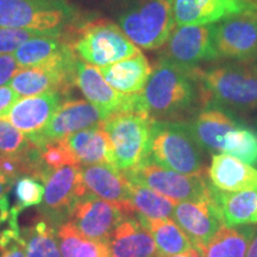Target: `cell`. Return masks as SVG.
I'll return each instance as SVG.
<instances>
[{"instance_id": "6da1fadb", "label": "cell", "mask_w": 257, "mask_h": 257, "mask_svg": "<svg viewBox=\"0 0 257 257\" xmlns=\"http://www.w3.org/2000/svg\"><path fill=\"white\" fill-rule=\"evenodd\" d=\"M199 73L161 57L138 93V110L153 120L187 121L198 105L204 106Z\"/></svg>"}, {"instance_id": "7a4b0ae2", "label": "cell", "mask_w": 257, "mask_h": 257, "mask_svg": "<svg viewBox=\"0 0 257 257\" xmlns=\"http://www.w3.org/2000/svg\"><path fill=\"white\" fill-rule=\"evenodd\" d=\"M204 153L187 121L153 120L148 157L157 165L180 174L205 175Z\"/></svg>"}, {"instance_id": "3957f363", "label": "cell", "mask_w": 257, "mask_h": 257, "mask_svg": "<svg viewBox=\"0 0 257 257\" xmlns=\"http://www.w3.org/2000/svg\"><path fill=\"white\" fill-rule=\"evenodd\" d=\"M204 106L210 102L236 111L257 110V67L227 63L200 70Z\"/></svg>"}, {"instance_id": "277c9868", "label": "cell", "mask_w": 257, "mask_h": 257, "mask_svg": "<svg viewBox=\"0 0 257 257\" xmlns=\"http://www.w3.org/2000/svg\"><path fill=\"white\" fill-rule=\"evenodd\" d=\"M152 125L149 115L136 111L118 112L102 121L101 126L110 138L115 168L127 172L148 159Z\"/></svg>"}, {"instance_id": "5b68a950", "label": "cell", "mask_w": 257, "mask_h": 257, "mask_svg": "<svg viewBox=\"0 0 257 257\" xmlns=\"http://www.w3.org/2000/svg\"><path fill=\"white\" fill-rule=\"evenodd\" d=\"M174 0H140L118 19V24L135 46L147 50L163 47L174 30Z\"/></svg>"}, {"instance_id": "8992f818", "label": "cell", "mask_w": 257, "mask_h": 257, "mask_svg": "<svg viewBox=\"0 0 257 257\" xmlns=\"http://www.w3.org/2000/svg\"><path fill=\"white\" fill-rule=\"evenodd\" d=\"M69 43L80 60L98 67L119 62L141 51L119 25L106 19L85 24Z\"/></svg>"}, {"instance_id": "52a82bcc", "label": "cell", "mask_w": 257, "mask_h": 257, "mask_svg": "<svg viewBox=\"0 0 257 257\" xmlns=\"http://www.w3.org/2000/svg\"><path fill=\"white\" fill-rule=\"evenodd\" d=\"M133 184L146 186L175 202L198 201L210 197L212 185L205 175H185L157 165L149 157L124 172Z\"/></svg>"}, {"instance_id": "ba28073f", "label": "cell", "mask_w": 257, "mask_h": 257, "mask_svg": "<svg viewBox=\"0 0 257 257\" xmlns=\"http://www.w3.org/2000/svg\"><path fill=\"white\" fill-rule=\"evenodd\" d=\"M74 14L67 0H0V28L61 34Z\"/></svg>"}, {"instance_id": "9c48e42d", "label": "cell", "mask_w": 257, "mask_h": 257, "mask_svg": "<svg viewBox=\"0 0 257 257\" xmlns=\"http://www.w3.org/2000/svg\"><path fill=\"white\" fill-rule=\"evenodd\" d=\"M78 166H66L51 173L41 202L42 218L55 229L68 221L76 201L87 194Z\"/></svg>"}, {"instance_id": "30bf717a", "label": "cell", "mask_w": 257, "mask_h": 257, "mask_svg": "<svg viewBox=\"0 0 257 257\" xmlns=\"http://www.w3.org/2000/svg\"><path fill=\"white\" fill-rule=\"evenodd\" d=\"M125 217L120 206L87 193L76 201L68 221L85 239L108 243Z\"/></svg>"}, {"instance_id": "8fae6325", "label": "cell", "mask_w": 257, "mask_h": 257, "mask_svg": "<svg viewBox=\"0 0 257 257\" xmlns=\"http://www.w3.org/2000/svg\"><path fill=\"white\" fill-rule=\"evenodd\" d=\"M179 66L198 68V64L218 60L214 47L213 24L174 28L167 41L163 56Z\"/></svg>"}, {"instance_id": "7c38bea8", "label": "cell", "mask_w": 257, "mask_h": 257, "mask_svg": "<svg viewBox=\"0 0 257 257\" xmlns=\"http://www.w3.org/2000/svg\"><path fill=\"white\" fill-rule=\"evenodd\" d=\"M76 86L87 100L100 111L105 119L118 112H140L138 93L124 94L118 92L108 85L95 66L79 59L76 61Z\"/></svg>"}, {"instance_id": "4fadbf2b", "label": "cell", "mask_w": 257, "mask_h": 257, "mask_svg": "<svg viewBox=\"0 0 257 257\" xmlns=\"http://www.w3.org/2000/svg\"><path fill=\"white\" fill-rule=\"evenodd\" d=\"M104 120V115L88 100L72 99L64 101L40 131L28 137L35 146H41L48 141L61 140L85 128L98 126Z\"/></svg>"}, {"instance_id": "5bb4252c", "label": "cell", "mask_w": 257, "mask_h": 257, "mask_svg": "<svg viewBox=\"0 0 257 257\" xmlns=\"http://www.w3.org/2000/svg\"><path fill=\"white\" fill-rule=\"evenodd\" d=\"M213 40L219 59H256L257 15L234 16L213 24Z\"/></svg>"}, {"instance_id": "9a60e30c", "label": "cell", "mask_w": 257, "mask_h": 257, "mask_svg": "<svg viewBox=\"0 0 257 257\" xmlns=\"http://www.w3.org/2000/svg\"><path fill=\"white\" fill-rule=\"evenodd\" d=\"M173 15L178 27L210 25L243 15H257L253 0H174Z\"/></svg>"}, {"instance_id": "2e32d148", "label": "cell", "mask_w": 257, "mask_h": 257, "mask_svg": "<svg viewBox=\"0 0 257 257\" xmlns=\"http://www.w3.org/2000/svg\"><path fill=\"white\" fill-rule=\"evenodd\" d=\"M173 220L187 234L193 248L198 250H204L224 225L212 192L210 197L201 200L176 202Z\"/></svg>"}, {"instance_id": "e0dca14e", "label": "cell", "mask_w": 257, "mask_h": 257, "mask_svg": "<svg viewBox=\"0 0 257 257\" xmlns=\"http://www.w3.org/2000/svg\"><path fill=\"white\" fill-rule=\"evenodd\" d=\"M79 59V57H78ZM40 68H23L16 74L10 86L21 96H35L48 92L67 95L76 85V61Z\"/></svg>"}, {"instance_id": "ac0fdd59", "label": "cell", "mask_w": 257, "mask_h": 257, "mask_svg": "<svg viewBox=\"0 0 257 257\" xmlns=\"http://www.w3.org/2000/svg\"><path fill=\"white\" fill-rule=\"evenodd\" d=\"M80 174L86 192L120 206L126 217L134 216L130 206L131 184L123 172L111 165H93L82 166Z\"/></svg>"}, {"instance_id": "d6986e66", "label": "cell", "mask_w": 257, "mask_h": 257, "mask_svg": "<svg viewBox=\"0 0 257 257\" xmlns=\"http://www.w3.org/2000/svg\"><path fill=\"white\" fill-rule=\"evenodd\" d=\"M62 96L61 93L48 92L21 99L3 120H8L29 136L40 131L50 120L63 104Z\"/></svg>"}, {"instance_id": "ffe728a7", "label": "cell", "mask_w": 257, "mask_h": 257, "mask_svg": "<svg viewBox=\"0 0 257 257\" xmlns=\"http://www.w3.org/2000/svg\"><path fill=\"white\" fill-rule=\"evenodd\" d=\"M14 56L22 68L50 67L78 59L69 41L61 35H46L31 38L15 51Z\"/></svg>"}, {"instance_id": "44dd1931", "label": "cell", "mask_w": 257, "mask_h": 257, "mask_svg": "<svg viewBox=\"0 0 257 257\" xmlns=\"http://www.w3.org/2000/svg\"><path fill=\"white\" fill-rule=\"evenodd\" d=\"M110 257H161L146 227L137 217H125L108 240Z\"/></svg>"}, {"instance_id": "7402d4cb", "label": "cell", "mask_w": 257, "mask_h": 257, "mask_svg": "<svg viewBox=\"0 0 257 257\" xmlns=\"http://www.w3.org/2000/svg\"><path fill=\"white\" fill-rule=\"evenodd\" d=\"M208 180L220 192L234 193L257 188V169L227 154L212 155Z\"/></svg>"}, {"instance_id": "603a6c76", "label": "cell", "mask_w": 257, "mask_h": 257, "mask_svg": "<svg viewBox=\"0 0 257 257\" xmlns=\"http://www.w3.org/2000/svg\"><path fill=\"white\" fill-rule=\"evenodd\" d=\"M187 125L199 146L212 155L223 154L225 138L238 126L230 115L218 108L199 112L192 120H187Z\"/></svg>"}, {"instance_id": "cb8c5ba5", "label": "cell", "mask_w": 257, "mask_h": 257, "mask_svg": "<svg viewBox=\"0 0 257 257\" xmlns=\"http://www.w3.org/2000/svg\"><path fill=\"white\" fill-rule=\"evenodd\" d=\"M98 69L108 85L124 94H137L142 91L153 70L142 51Z\"/></svg>"}, {"instance_id": "d4e9b609", "label": "cell", "mask_w": 257, "mask_h": 257, "mask_svg": "<svg viewBox=\"0 0 257 257\" xmlns=\"http://www.w3.org/2000/svg\"><path fill=\"white\" fill-rule=\"evenodd\" d=\"M64 140L81 167L93 165L114 166L110 138L101 124L69 135L64 137Z\"/></svg>"}, {"instance_id": "484cf974", "label": "cell", "mask_w": 257, "mask_h": 257, "mask_svg": "<svg viewBox=\"0 0 257 257\" xmlns=\"http://www.w3.org/2000/svg\"><path fill=\"white\" fill-rule=\"evenodd\" d=\"M212 195L225 226L257 224V188L226 193L212 186Z\"/></svg>"}, {"instance_id": "4316f807", "label": "cell", "mask_w": 257, "mask_h": 257, "mask_svg": "<svg viewBox=\"0 0 257 257\" xmlns=\"http://www.w3.org/2000/svg\"><path fill=\"white\" fill-rule=\"evenodd\" d=\"M256 231L253 225L233 227L223 225L205 246V257H245Z\"/></svg>"}, {"instance_id": "83f0119b", "label": "cell", "mask_w": 257, "mask_h": 257, "mask_svg": "<svg viewBox=\"0 0 257 257\" xmlns=\"http://www.w3.org/2000/svg\"><path fill=\"white\" fill-rule=\"evenodd\" d=\"M138 219L153 236L161 256L181 255L193 249L191 239L173 219Z\"/></svg>"}, {"instance_id": "f1b7e54d", "label": "cell", "mask_w": 257, "mask_h": 257, "mask_svg": "<svg viewBox=\"0 0 257 257\" xmlns=\"http://www.w3.org/2000/svg\"><path fill=\"white\" fill-rule=\"evenodd\" d=\"M130 206L143 219H173L176 202L146 186L130 182Z\"/></svg>"}, {"instance_id": "f546056e", "label": "cell", "mask_w": 257, "mask_h": 257, "mask_svg": "<svg viewBox=\"0 0 257 257\" xmlns=\"http://www.w3.org/2000/svg\"><path fill=\"white\" fill-rule=\"evenodd\" d=\"M56 230L44 218L22 230L27 257H62Z\"/></svg>"}, {"instance_id": "4dcf8cb0", "label": "cell", "mask_w": 257, "mask_h": 257, "mask_svg": "<svg viewBox=\"0 0 257 257\" xmlns=\"http://www.w3.org/2000/svg\"><path fill=\"white\" fill-rule=\"evenodd\" d=\"M223 154L236 157L257 169V131L238 125L225 138Z\"/></svg>"}, {"instance_id": "1f68e13d", "label": "cell", "mask_w": 257, "mask_h": 257, "mask_svg": "<svg viewBox=\"0 0 257 257\" xmlns=\"http://www.w3.org/2000/svg\"><path fill=\"white\" fill-rule=\"evenodd\" d=\"M16 201L10 210L8 223H18L19 214L25 208L41 205L44 197V187L40 181L31 176H23L15 182Z\"/></svg>"}, {"instance_id": "d6a6232c", "label": "cell", "mask_w": 257, "mask_h": 257, "mask_svg": "<svg viewBox=\"0 0 257 257\" xmlns=\"http://www.w3.org/2000/svg\"><path fill=\"white\" fill-rule=\"evenodd\" d=\"M36 147L40 150L41 160L44 167L51 173L66 166L81 167L64 138L48 141Z\"/></svg>"}, {"instance_id": "836d02e7", "label": "cell", "mask_w": 257, "mask_h": 257, "mask_svg": "<svg viewBox=\"0 0 257 257\" xmlns=\"http://www.w3.org/2000/svg\"><path fill=\"white\" fill-rule=\"evenodd\" d=\"M32 144L27 135L8 120L0 119V155H14L28 149Z\"/></svg>"}, {"instance_id": "e575fe53", "label": "cell", "mask_w": 257, "mask_h": 257, "mask_svg": "<svg viewBox=\"0 0 257 257\" xmlns=\"http://www.w3.org/2000/svg\"><path fill=\"white\" fill-rule=\"evenodd\" d=\"M46 35H61L55 32H46L32 29L0 28V55L15 53L22 44L30 41L31 38L46 36Z\"/></svg>"}, {"instance_id": "d590c367", "label": "cell", "mask_w": 257, "mask_h": 257, "mask_svg": "<svg viewBox=\"0 0 257 257\" xmlns=\"http://www.w3.org/2000/svg\"><path fill=\"white\" fill-rule=\"evenodd\" d=\"M0 257H27L25 242L18 225H11L0 231Z\"/></svg>"}, {"instance_id": "8d00e7d4", "label": "cell", "mask_w": 257, "mask_h": 257, "mask_svg": "<svg viewBox=\"0 0 257 257\" xmlns=\"http://www.w3.org/2000/svg\"><path fill=\"white\" fill-rule=\"evenodd\" d=\"M73 257H110L108 243L92 242L83 238L75 249Z\"/></svg>"}, {"instance_id": "74e56055", "label": "cell", "mask_w": 257, "mask_h": 257, "mask_svg": "<svg viewBox=\"0 0 257 257\" xmlns=\"http://www.w3.org/2000/svg\"><path fill=\"white\" fill-rule=\"evenodd\" d=\"M22 69L23 68L19 66L14 55L10 54L0 55V87L11 82L16 74Z\"/></svg>"}, {"instance_id": "f35d334b", "label": "cell", "mask_w": 257, "mask_h": 257, "mask_svg": "<svg viewBox=\"0 0 257 257\" xmlns=\"http://www.w3.org/2000/svg\"><path fill=\"white\" fill-rule=\"evenodd\" d=\"M22 96L11 86L0 87V119H4Z\"/></svg>"}, {"instance_id": "ab89813d", "label": "cell", "mask_w": 257, "mask_h": 257, "mask_svg": "<svg viewBox=\"0 0 257 257\" xmlns=\"http://www.w3.org/2000/svg\"><path fill=\"white\" fill-rule=\"evenodd\" d=\"M245 257H257V231L252 236L251 240H250L248 251H246Z\"/></svg>"}, {"instance_id": "60d3db41", "label": "cell", "mask_w": 257, "mask_h": 257, "mask_svg": "<svg viewBox=\"0 0 257 257\" xmlns=\"http://www.w3.org/2000/svg\"><path fill=\"white\" fill-rule=\"evenodd\" d=\"M14 185L15 184H12V182H0V198L10 193L12 187H14Z\"/></svg>"}, {"instance_id": "b9f144b4", "label": "cell", "mask_w": 257, "mask_h": 257, "mask_svg": "<svg viewBox=\"0 0 257 257\" xmlns=\"http://www.w3.org/2000/svg\"><path fill=\"white\" fill-rule=\"evenodd\" d=\"M186 255H187V257H205V252H204V250H198V249L193 248L189 250Z\"/></svg>"}, {"instance_id": "7bdbcfd3", "label": "cell", "mask_w": 257, "mask_h": 257, "mask_svg": "<svg viewBox=\"0 0 257 257\" xmlns=\"http://www.w3.org/2000/svg\"><path fill=\"white\" fill-rule=\"evenodd\" d=\"M161 257H187L186 253H181V255H172V256H161Z\"/></svg>"}, {"instance_id": "ee69618b", "label": "cell", "mask_w": 257, "mask_h": 257, "mask_svg": "<svg viewBox=\"0 0 257 257\" xmlns=\"http://www.w3.org/2000/svg\"><path fill=\"white\" fill-rule=\"evenodd\" d=\"M0 182H10V181H8V180H6L4 176L0 174Z\"/></svg>"}, {"instance_id": "f6af8a7d", "label": "cell", "mask_w": 257, "mask_h": 257, "mask_svg": "<svg viewBox=\"0 0 257 257\" xmlns=\"http://www.w3.org/2000/svg\"><path fill=\"white\" fill-rule=\"evenodd\" d=\"M256 67H257V64H256Z\"/></svg>"}]
</instances>
